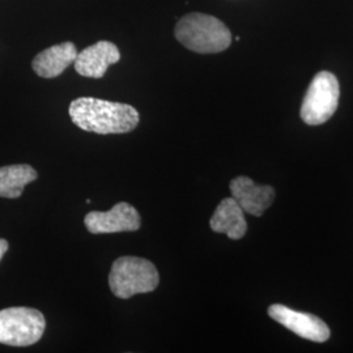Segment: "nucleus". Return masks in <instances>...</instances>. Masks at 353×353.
I'll return each instance as SVG.
<instances>
[{
  "mask_svg": "<svg viewBox=\"0 0 353 353\" xmlns=\"http://www.w3.org/2000/svg\"><path fill=\"white\" fill-rule=\"evenodd\" d=\"M68 112L74 125L100 135L131 132L140 121L138 110L131 105L93 97L76 99Z\"/></svg>",
  "mask_w": 353,
  "mask_h": 353,
  "instance_id": "1",
  "label": "nucleus"
},
{
  "mask_svg": "<svg viewBox=\"0 0 353 353\" xmlns=\"http://www.w3.org/2000/svg\"><path fill=\"white\" fill-rule=\"evenodd\" d=\"M176 38L191 51L214 54L227 50L232 34L223 21L204 13H189L176 23Z\"/></svg>",
  "mask_w": 353,
  "mask_h": 353,
  "instance_id": "2",
  "label": "nucleus"
},
{
  "mask_svg": "<svg viewBox=\"0 0 353 353\" xmlns=\"http://www.w3.org/2000/svg\"><path fill=\"white\" fill-rule=\"evenodd\" d=\"M160 275L150 261L139 256L118 258L109 274V285L115 297L127 300L139 293H150L157 288Z\"/></svg>",
  "mask_w": 353,
  "mask_h": 353,
  "instance_id": "3",
  "label": "nucleus"
},
{
  "mask_svg": "<svg viewBox=\"0 0 353 353\" xmlns=\"http://www.w3.org/2000/svg\"><path fill=\"white\" fill-rule=\"evenodd\" d=\"M46 321L37 309L8 307L0 310V343L11 347H29L43 335Z\"/></svg>",
  "mask_w": 353,
  "mask_h": 353,
  "instance_id": "4",
  "label": "nucleus"
},
{
  "mask_svg": "<svg viewBox=\"0 0 353 353\" xmlns=\"http://www.w3.org/2000/svg\"><path fill=\"white\" fill-rule=\"evenodd\" d=\"M339 81L327 71L316 74L301 105V118L306 125L318 126L335 114L339 105Z\"/></svg>",
  "mask_w": 353,
  "mask_h": 353,
  "instance_id": "5",
  "label": "nucleus"
},
{
  "mask_svg": "<svg viewBox=\"0 0 353 353\" xmlns=\"http://www.w3.org/2000/svg\"><path fill=\"white\" fill-rule=\"evenodd\" d=\"M84 224L92 234H109L121 232H135L141 225L137 208L126 202L117 203L108 212H89Z\"/></svg>",
  "mask_w": 353,
  "mask_h": 353,
  "instance_id": "6",
  "label": "nucleus"
},
{
  "mask_svg": "<svg viewBox=\"0 0 353 353\" xmlns=\"http://www.w3.org/2000/svg\"><path fill=\"white\" fill-rule=\"evenodd\" d=\"M268 316L303 339L323 343L330 338L327 325L313 314L297 312L280 303H274L268 307Z\"/></svg>",
  "mask_w": 353,
  "mask_h": 353,
  "instance_id": "7",
  "label": "nucleus"
},
{
  "mask_svg": "<svg viewBox=\"0 0 353 353\" xmlns=\"http://www.w3.org/2000/svg\"><path fill=\"white\" fill-rule=\"evenodd\" d=\"M232 198L242 211L252 216H262L275 201L272 186L256 185L249 176H237L230 182Z\"/></svg>",
  "mask_w": 353,
  "mask_h": 353,
  "instance_id": "8",
  "label": "nucleus"
},
{
  "mask_svg": "<svg viewBox=\"0 0 353 353\" xmlns=\"http://www.w3.org/2000/svg\"><path fill=\"white\" fill-rule=\"evenodd\" d=\"M121 61L119 49L109 41H99L80 52H77L76 72L84 77L101 79L112 64Z\"/></svg>",
  "mask_w": 353,
  "mask_h": 353,
  "instance_id": "9",
  "label": "nucleus"
},
{
  "mask_svg": "<svg viewBox=\"0 0 353 353\" xmlns=\"http://www.w3.org/2000/svg\"><path fill=\"white\" fill-rule=\"evenodd\" d=\"M76 57L77 50L75 45L72 42H63L41 51L33 59L32 67L38 76L52 79L62 75L64 70L74 64Z\"/></svg>",
  "mask_w": 353,
  "mask_h": 353,
  "instance_id": "10",
  "label": "nucleus"
},
{
  "mask_svg": "<svg viewBox=\"0 0 353 353\" xmlns=\"http://www.w3.org/2000/svg\"><path fill=\"white\" fill-rule=\"evenodd\" d=\"M214 233L227 234L230 240H241L248 230L245 212L233 198H225L217 205L210 221Z\"/></svg>",
  "mask_w": 353,
  "mask_h": 353,
  "instance_id": "11",
  "label": "nucleus"
},
{
  "mask_svg": "<svg viewBox=\"0 0 353 353\" xmlns=\"http://www.w3.org/2000/svg\"><path fill=\"white\" fill-rule=\"evenodd\" d=\"M37 172L30 165H8L0 168V196L16 199L26 185L37 179Z\"/></svg>",
  "mask_w": 353,
  "mask_h": 353,
  "instance_id": "12",
  "label": "nucleus"
},
{
  "mask_svg": "<svg viewBox=\"0 0 353 353\" xmlns=\"http://www.w3.org/2000/svg\"><path fill=\"white\" fill-rule=\"evenodd\" d=\"M8 250V242L3 239H0V261L3 259L4 254Z\"/></svg>",
  "mask_w": 353,
  "mask_h": 353,
  "instance_id": "13",
  "label": "nucleus"
}]
</instances>
